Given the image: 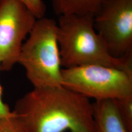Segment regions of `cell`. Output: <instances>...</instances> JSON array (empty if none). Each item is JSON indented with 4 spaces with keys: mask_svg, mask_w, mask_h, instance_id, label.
<instances>
[{
    "mask_svg": "<svg viewBox=\"0 0 132 132\" xmlns=\"http://www.w3.org/2000/svg\"><path fill=\"white\" fill-rule=\"evenodd\" d=\"M25 69L34 88L62 86L57 23L54 19H37L23 43L19 62Z\"/></svg>",
    "mask_w": 132,
    "mask_h": 132,
    "instance_id": "obj_3",
    "label": "cell"
},
{
    "mask_svg": "<svg viewBox=\"0 0 132 132\" xmlns=\"http://www.w3.org/2000/svg\"><path fill=\"white\" fill-rule=\"evenodd\" d=\"M115 101L123 123L129 132H132V95Z\"/></svg>",
    "mask_w": 132,
    "mask_h": 132,
    "instance_id": "obj_9",
    "label": "cell"
},
{
    "mask_svg": "<svg viewBox=\"0 0 132 132\" xmlns=\"http://www.w3.org/2000/svg\"><path fill=\"white\" fill-rule=\"evenodd\" d=\"M94 18L92 14L59 16L57 39L62 67L102 65L132 75V56L121 58L111 56L95 31Z\"/></svg>",
    "mask_w": 132,
    "mask_h": 132,
    "instance_id": "obj_2",
    "label": "cell"
},
{
    "mask_svg": "<svg viewBox=\"0 0 132 132\" xmlns=\"http://www.w3.org/2000/svg\"><path fill=\"white\" fill-rule=\"evenodd\" d=\"M95 132H129L123 123L115 100L92 103Z\"/></svg>",
    "mask_w": 132,
    "mask_h": 132,
    "instance_id": "obj_7",
    "label": "cell"
},
{
    "mask_svg": "<svg viewBox=\"0 0 132 132\" xmlns=\"http://www.w3.org/2000/svg\"><path fill=\"white\" fill-rule=\"evenodd\" d=\"M62 86L86 98L118 100L132 95V75L102 65L62 69Z\"/></svg>",
    "mask_w": 132,
    "mask_h": 132,
    "instance_id": "obj_4",
    "label": "cell"
},
{
    "mask_svg": "<svg viewBox=\"0 0 132 132\" xmlns=\"http://www.w3.org/2000/svg\"><path fill=\"white\" fill-rule=\"evenodd\" d=\"M2 95L3 89L2 87L0 85V119L6 116H8L12 113V111H11V110H10L9 106L7 104L3 102Z\"/></svg>",
    "mask_w": 132,
    "mask_h": 132,
    "instance_id": "obj_12",
    "label": "cell"
},
{
    "mask_svg": "<svg viewBox=\"0 0 132 132\" xmlns=\"http://www.w3.org/2000/svg\"><path fill=\"white\" fill-rule=\"evenodd\" d=\"M12 112L28 132H95L90 99L62 86L34 88Z\"/></svg>",
    "mask_w": 132,
    "mask_h": 132,
    "instance_id": "obj_1",
    "label": "cell"
},
{
    "mask_svg": "<svg viewBox=\"0 0 132 132\" xmlns=\"http://www.w3.org/2000/svg\"><path fill=\"white\" fill-rule=\"evenodd\" d=\"M108 0H50L53 9L59 16L66 15H95Z\"/></svg>",
    "mask_w": 132,
    "mask_h": 132,
    "instance_id": "obj_8",
    "label": "cell"
},
{
    "mask_svg": "<svg viewBox=\"0 0 132 132\" xmlns=\"http://www.w3.org/2000/svg\"><path fill=\"white\" fill-rule=\"evenodd\" d=\"M25 5L29 11L37 18L41 19L45 16L46 12V5L43 0H19Z\"/></svg>",
    "mask_w": 132,
    "mask_h": 132,
    "instance_id": "obj_11",
    "label": "cell"
},
{
    "mask_svg": "<svg viewBox=\"0 0 132 132\" xmlns=\"http://www.w3.org/2000/svg\"><path fill=\"white\" fill-rule=\"evenodd\" d=\"M37 20L19 0H0V70H11L18 63L23 41Z\"/></svg>",
    "mask_w": 132,
    "mask_h": 132,
    "instance_id": "obj_5",
    "label": "cell"
},
{
    "mask_svg": "<svg viewBox=\"0 0 132 132\" xmlns=\"http://www.w3.org/2000/svg\"><path fill=\"white\" fill-rule=\"evenodd\" d=\"M94 26L111 56H132V0H108L94 15Z\"/></svg>",
    "mask_w": 132,
    "mask_h": 132,
    "instance_id": "obj_6",
    "label": "cell"
},
{
    "mask_svg": "<svg viewBox=\"0 0 132 132\" xmlns=\"http://www.w3.org/2000/svg\"><path fill=\"white\" fill-rule=\"evenodd\" d=\"M0 132H28L20 120L13 113L0 119Z\"/></svg>",
    "mask_w": 132,
    "mask_h": 132,
    "instance_id": "obj_10",
    "label": "cell"
}]
</instances>
